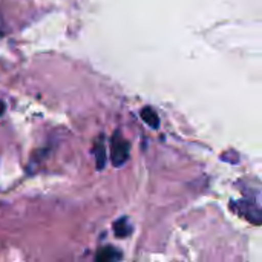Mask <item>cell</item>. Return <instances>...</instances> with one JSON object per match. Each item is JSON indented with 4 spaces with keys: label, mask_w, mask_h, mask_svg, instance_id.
Returning <instances> with one entry per match:
<instances>
[{
    "label": "cell",
    "mask_w": 262,
    "mask_h": 262,
    "mask_svg": "<svg viewBox=\"0 0 262 262\" xmlns=\"http://www.w3.org/2000/svg\"><path fill=\"white\" fill-rule=\"evenodd\" d=\"M140 115H141L143 121L149 127H152V129H158L160 127V117H158V114H157V111L154 107H150V106L143 107L141 112H140Z\"/></svg>",
    "instance_id": "cell-4"
},
{
    "label": "cell",
    "mask_w": 262,
    "mask_h": 262,
    "mask_svg": "<svg viewBox=\"0 0 262 262\" xmlns=\"http://www.w3.org/2000/svg\"><path fill=\"white\" fill-rule=\"evenodd\" d=\"M114 233H115L117 238H127L132 233V224H130V221L126 216L117 220L114 223Z\"/></svg>",
    "instance_id": "cell-5"
},
{
    "label": "cell",
    "mask_w": 262,
    "mask_h": 262,
    "mask_svg": "<svg viewBox=\"0 0 262 262\" xmlns=\"http://www.w3.org/2000/svg\"><path fill=\"white\" fill-rule=\"evenodd\" d=\"M130 144L129 141L117 130L111 138V161L115 167H121L129 160Z\"/></svg>",
    "instance_id": "cell-1"
},
{
    "label": "cell",
    "mask_w": 262,
    "mask_h": 262,
    "mask_svg": "<svg viewBox=\"0 0 262 262\" xmlns=\"http://www.w3.org/2000/svg\"><path fill=\"white\" fill-rule=\"evenodd\" d=\"M94 155H95V166L98 170H103L107 161V152H106V144H104V138L100 137L95 143L94 147Z\"/></svg>",
    "instance_id": "cell-3"
},
{
    "label": "cell",
    "mask_w": 262,
    "mask_h": 262,
    "mask_svg": "<svg viewBox=\"0 0 262 262\" xmlns=\"http://www.w3.org/2000/svg\"><path fill=\"white\" fill-rule=\"evenodd\" d=\"M3 112H5V104L0 101V115H3Z\"/></svg>",
    "instance_id": "cell-6"
},
{
    "label": "cell",
    "mask_w": 262,
    "mask_h": 262,
    "mask_svg": "<svg viewBox=\"0 0 262 262\" xmlns=\"http://www.w3.org/2000/svg\"><path fill=\"white\" fill-rule=\"evenodd\" d=\"M120 259H121V252L112 246L101 247L95 255V262H120Z\"/></svg>",
    "instance_id": "cell-2"
}]
</instances>
